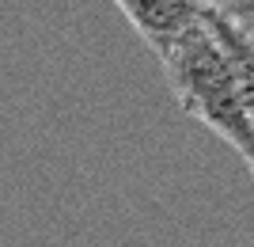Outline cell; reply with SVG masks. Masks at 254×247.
<instances>
[{"mask_svg":"<svg viewBox=\"0 0 254 247\" xmlns=\"http://www.w3.org/2000/svg\"><path fill=\"white\" fill-rule=\"evenodd\" d=\"M163 76L182 114L212 129L224 145H232L247 164H254V126L243 107V91L235 80V65L209 27L201 19L190 34H182L167 54L159 57Z\"/></svg>","mask_w":254,"mask_h":247,"instance_id":"6da1fadb","label":"cell"},{"mask_svg":"<svg viewBox=\"0 0 254 247\" xmlns=\"http://www.w3.org/2000/svg\"><path fill=\"white\" fill-rule=\"evenodd\" d=\"M114 4L156 57H163L182 34H190L209 8V0H114Z\"/></svg>","mask_w":254,"mask_h":247,"instance_id":"7a4b0ae2","label":"cell"},{"mask_svg":"<svg viewBox=\"0 0 254 247\" xmlns=\"http://www.w3.org/2000/svg\"><path fill=\"white\" fill-rule=\"evenodd\" d=\"M205 19H209V27L216 31V38L224 42V50H228V57H232V65H235V80H239V91H243V107H247L251 126H254V34L243 31L239 23H232L224 11L212 8V4L205 8Z\"/></svg>","mask_w":254,"mask_h":247,"instance_id":"3957f363","label":"cell"},{"mask_svg":"<svg viewBox=\"0 0 254 247\" xmlns=\"http://www.w3.org/2000/svg\"><path fill=\"white\" fill-rule=\"evenodd\" d=\"M216 11H224L232 23H239L243 31L254 34V0H209Z\"/></svg>","mask_w":254,"mask_h":247,"instance_id":"277c9868","label":"cell"},{"mask_svg":"<svg viewBox=\"0 0 254 247\" xmlns=\"http://www.w3.org/2000/svg\"><path fill=\"white\" fill-rule=\"evenodd\" d=\"M247 167H251V175H254V164H247Z\"/></svg>","mask_w":254,"mask_h":247,"instance_id":"5b68a950","label":"cell"}]
</instances>
